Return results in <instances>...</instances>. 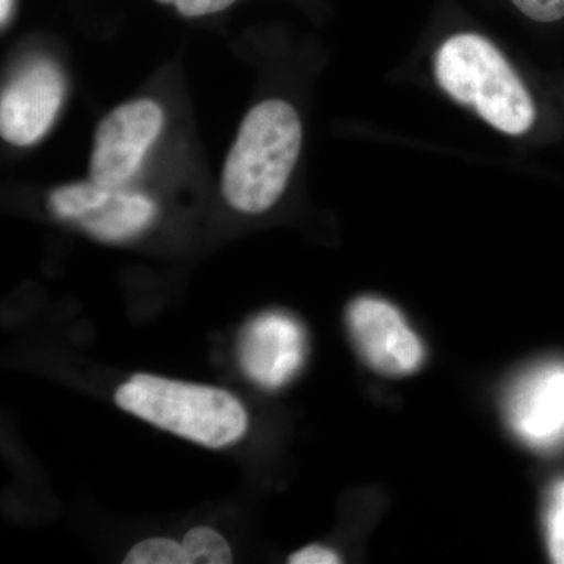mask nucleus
I'll list each match as a JSON object with an SVG mask.
<instances>
[{"instance_id": "nucleus-1", "label": "nucleus", "mask_w": 564, "mask_h": 564, "mask_svg": "<svg viewBox=\"0 0 564 564\" xmlns=\"http://www.w3.org/2000/svg\"><path fill=\"white\" fill-rule=\"evenodd\" d=\"M299 113L272 99L252 107L225 162L221 193L232 209L262 214L281 198L302 151Z\"/></svg>"}, {"instance_id": "nucleus-16", "label": "nucleus", "mask_w": 564, "mask_h": 564, "mask_svg": "<svg viewBox=\"0 0 564 564\" xmlns=\"http://www.w3.org/2000/svg\"><path fill=\"white\" fill-rule=\"evenodd\" d=\"M13 9L14 0H0V22H2V28H6L7 22L10 21Z\"/></svg>"}, {"instance_id": "nucleus-12", "label": "nucleus", "mask_w": 564, "mask_h": 564, "mask_svg": "<svg viewBox=\"0 0 564 564\" xmlns=\"http://www.w3.org/2000/svg\"><path fill=\"white\" fill-rule=\"evenodd\" d=\"M124 564H188L184 547L169 538H150L133 545Z\"/></svg>"}, {"instance_id": "nucleus-8", "label": "nucleus", "mask_w": 564, "mask_h": 564, "mask_svg": "<svg viewBox=\"0 0 564 564\" xmlns=\"http://www.w3.org/2000/svg\"><path fill=\"white\" fill-rule=\"evenodd\" d=\"M62 70L50 61H35L9 82L0 98V133L17 147H31L46 135L65 98Z\"/></svg>"}, {"instance_id": "nucleus-3", "label": "nucleus", "mask_w": 564, "mask_h": 564, "mask_svg": "<svg viewBox=\"0 0 564 564\" xmlns=\"http://www.w3.org/2000/svg\"><path fill=\"white\" fill-rule=\"evenodd\" d=\"M118 406L193 443L221 448L247 432L248 415L232 393L139 373L120 386Z\"/></svg>"}, {"instance_id": "nucleus-2", "label": "nucleus", "mask_w": 564, "mask_h": 564, "mask_svg": "<svg viewBox=\"0 0 564 564\" xmlns=\"http://www.w3.org/2000/svg\"><path fill=\"white\" fill-rule=\"evenodd\" d=\"M434 74L452 99L477 111L497 131L522 135L532 128V96L502 52L484 36L458 33L445 40L434 57Z\"/></svg>"}, {"instance_id": "nucleus-14", "label": "nucleus", "mask_w": 564, "mask_h": 564, "mask_svg": "<svg viewBox=\"0 0 564 564\" xmlns=\"http://www.w3.org/2000/svg\"><path fill=\"white\" fill-rule=\"evenodd\" d=\"M161 3H173L185 18H199L218 13L231 7L236 0H158Z\"/></svg>"}, {"instance_id": "nucleus-7", "label": "nucleus", "mask_w": 564, "mask_h": 564, "mask_svg": "<svg viewBox=\"0 0 564 564\" xmlns=\"http://www.w3.org/2000/svg\"><path fill=\"white\" fill-rule=\"evenodd\" d=\"M163 120L162 107L151 99H137L111 110L95 132L91 181L106 187H124L158 140Z\"/></svg>"}, {"instance_id": "nucleus-6", "label": "nucleus", "mask_w": 564, "mask_h": 564, "mask_svg": "<svg viewBox=\"0 0 564 564\" xmlns=\"http://www.w3.org/2000/svg\"><path fill=\"white\" fill-rule=\"evenodd\" d=\"M511 433L536 452L564 445V361L534 364L519 375L503 399Z\"/></svg>"}, {"instance_id": "nucleus-11", "label": "nucleus", "mask_w": 564, "mask_h": 564, "mask_svg": "<svg viewBox=\"0 0 564 564\" xmlns=\"http://www.w3.org/2000/svg\"><path fill=\"white\" fill-rule=\"evenodd\" d=\"M544 533L552 562L564 564V478L549 489L544 507Z\"/></svg>"}, {"instance_id": "nucleus-4", "label": "nucleus", "mask_w": 564, "mask_h": 564, "mask_svg": "<svg viewBox=\"0 0 564 564\" xmlns=\"http://www.w3.org/2000/svg\"><path fill=\"white\" fill-rule=\"evenodd\" d=\"M47 203L55 217L76 223L104 242L133 239L150 228L158 215L155 203L143 193L106 187L91 180L55 188Z\"/></svg>"}, {"instance_id": "nucleus-9", "label": "nucleus", "mask_w": 564, "mask_h": 564, "mask_svg": "<svg viewBox=\"0 0 564 564\" xmlns=\"http://www.w3.org/2000/svg\"><path fill=\"white\" fill-rule=\"evenodd\" d=\"M307 343L303 326L284 313H265L248 323L239 344L243 372L252 383L280 389L302 370Z\"/></svg>"}, {"instance_id": "nucleus-15", "label": "nucleus", "mask_w": 564, "mask_h": 564, "mask_svg": "<svg viewBox=\"0 0 564 564\" xmlns=\"http://www.w3.org/2000/svg\"><path fill=\"white\" fill-rule=\"evenodd\" d=\"M292 564H336L340 563L339 555L325 545H307L302 551L295 552L289 558Z\"/></svg>"}, {"instance_id": "nucleus-13", "label": "nucleus", "mask_w": 564, "mask_h": 564, "mask_svg": "<svg viewBox=\"0 0 564 564\" xmlns=\"http://www.w3.org/2000/svg\"><path fill=\"white\" fill-rule=\"evenodd\" d=\"M525 17L538 22H555L564 18V0H511Z\"/></svg>"}, {"instance_id": "nucleus-5", "label": "nucleus", "mask_w": 564, "mask_h": 564, "mask_svg": "<svg viewBox=\"0 0 564 564\" xmlns=\"http://www.w3.org/2000/svg\"><path fill=\"white\" fill-rule=\"evenodd\" d=\"M348 333L362 361L384 377H410L425 361V345L399 307L378 296L348 306Z\"/></svg>"}, {"instance_id": "nucleus-10", "label": "nucleus", "mask_w": 564, "mask_h": 564, "mask_svg": "<svg viewBox=\"0 0 564 564\" xmlns=\"http://www.w3.org/2000/svg\"><path fill=\"white\" fill-rule=\"evenodd\" d=\"M185 555L188 564H229L232 563V552L225 538L207 527H196L185 534Z\"/></svg>"}]
</instances>
